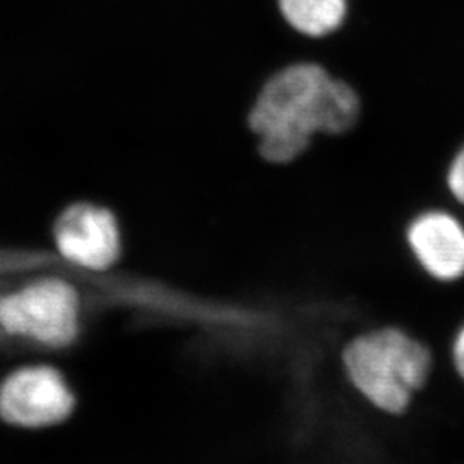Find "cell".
Masks as SVG:
<instances>
[{
    "mask_svg": "<svg viewBox=\"0 0 464 464\" xmlns=\"http://www.w3.org/2000/svg\"><path fill=\"white\" fill-rule=\"evenodd\" d=\"M406 245L431 281H464V224L458 217L446 210L418 214L406 227Z\"/></svg>",
    "mask_w": 464,
    "mask_h": 464,
    "instance_id": "obj_5",
    "label": "cell"
},
{
    "mask_svg": "<svg viewBox=\"0 0 464 464\" xmlns=\"http://www.w3.org/2000/svg\"><path fill=\"white\" fill-rule=\"evenodd\" d=\"M277 5L284 21L310 38L337 32L348 13V0H277Z\"/></svg>",
    "mask_w": 464,
    "mask_h": 464,
    "instance_id": "obj_6",
    "label": "cell"
},
{
    "mask_svg": "<svg viewBox=\"0 0 464 464\" xmlns=\"http://www.w3.org/2000/svg\"><path fill=\"white\" fill-rule=\"evenodd\" d=\"M360 116V99L348 83L332 78L315 63L282 67L262 86L248 112L262 159L289 164L316 133L349 131Z\"/></svg>",
    "mask_w": 464,
    "mask_h": 464,
    "instance_id": "obj_1",
    "label": "cell"
},
{
    "mask_svg": "<svg viewBox=\"0 0 464 464\" xmlns=\"http://www.w3.org/2000/svg\"><path fill=\"white\" fill-rule=\"evenodd\" d=\"M448 186L452 197L464 205V147L449 167Z\"/></svg>",
    "mask_w": 464,
    "mask_h": 464,
    "instance_id": "obj_7",
    "label": "cell"
},
{
    "mask_svg": "<svg viewBox=\"0 0 464 464\" xmlns=\"http://www.w3.org/2000/svg\"><path fill=\"white\" fill-rule=\"evenodd\" d=\"M74 408L71 385L52 366L19 368L0 385V418L16 427H50L64 421Z\"/></svg>",
    "mask_w": 464,
    "mask_h": 464,
    "instance_id": "obj_4",
    "label": "cell"
},
{
    "mask_svg": "<svg viewBox=\"0 0 464 464\" xmlns=\"http://www.w3.org/2000/svg\"><path fill=\"white\" fill-rule=\"evenodd\" d=\"M52 237L53 251L72 268L86 274H107L122 251L116 214L92 201H76L66 207L53 222Z\"/></svg>",
    "mask_w": 464,
    "mask_h": 464,
    "instance_id": "obj_3",
    "label": "cell"
},
{
    "mask_svg": "<svg viewBox=\"0 0 464 464\" xmlns=\"http://www.w3.org/2000/svg\"><path fill=\"white\" fill-rule=\"evenodd\" d=\"M351 389L382 415H406L433 372L431 349L398 325L354 334L341 351Z\"/></svg>",
    "mask_w": 464,
    "mask_h": 464,
    "instance_id": "obj_2",
    "label": "cell"
},
{
    "mask_svg": "<svg viewBox=\"0 0 464 464\" xmlns=\"http://www.w3.org/2000/svg\"><path fill=\"white\" fill-rule=\"evenodd\" d=\"M450 363L454 368V373L464 383V322L456 329L450 339Z\"/></svg>",
    "mask_w": 464,
    "mask_h": 464,
    "instance_id": "obj_8",
    "label": "cell"
}]
</instances>
